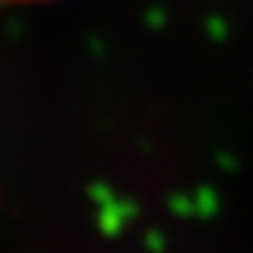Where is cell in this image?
<instances>
[{"label":"cell","mask_w":253,"mask_h":253,"mask_svg":"<svg viewBox=\"0 0 253 253\" xmlns=\"http://www.w3.org/2000/svg\"><path fill=\"white\" fill-rule=\"evenodd\" d=\"M10 2H35V0H10Z\"/></svg>","instance_id":"obj_1"}]
</instances>
